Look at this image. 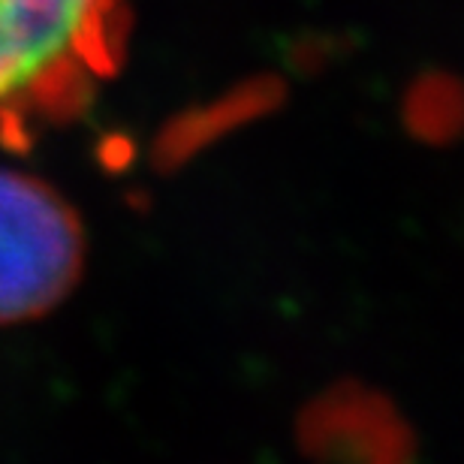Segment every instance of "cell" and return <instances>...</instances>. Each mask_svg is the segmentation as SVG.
<instances>
[{"mask_svg": "<svg viewBox=\"0 0 464 464\" xmlns=\"http://www.w3.org/2000/svg\"><path fill=\"white\" fill-rule=\"evenodd\" d=\"M82 266L85 232L76 208L52 184L0 169V326L58 308Z\"/></svg>", "mask_w": 464, "mask_h": 464, "instance_id": "7a4b0ae2", "label": "cell"}, {"mask_svg": "<svg viewBox=\"0 0 464 464\" xmlns=\"http://www.w3.org/2000/svg\"><path fill=\"white\" fill-rule=\"evenodd\" d=\"M127 0H0V139L76 118L124 58Z\"/></svg>", "mask_w": 464, "mask_h": 464, "instance_id": "6da1fadb", "label": "cell"}]
</instances>
